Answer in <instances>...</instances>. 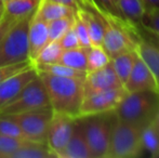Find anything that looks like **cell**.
<instances>
[{
  "instance_id": "cell-1",
  "label": "cell",
  "mask_w": 159,
  "mask_h": 158,
  "mask_svg": "<svg viewBox=\"0 0 159 158\" xmlns=\"http://www.w3.org/2000/svg\"><path fill=\"white\" fill-rule=\"evenodd\" d=\"M47 90L53 113L78 118L84 97V80L38 72Z\"/></svg>"
},
{
  "instance_id": "cell-9",
  "label": "cell",
  "mask_w": 159,
  "mask_h": 158,
  "mask_svg": "<svg viewBox=\"0 0 159 158\" xmlns=\"http://www.w3.org/2000/svg\"><path fill=\"white\" fill-rule=\"evenodd\" d=\"M126 93L125 87H117L84 94L79 117L114 112Z\"/></svg>"
},
{
  "instance_id": "cell-17",
  "label": "cell",
  "mask_w": 159,
  "mask_h": 158,
  "mask_svg": "<svg viewBox=\"0 0 159 158\" xmlns=\"http://www.w3.org/2000/svg\"><path fill=\"white\" fill-rule=\"evenodd\" d=\"M76 11L77 10L70 8V7L49 1V0H40L39 4H38L37 9H36V13L42 20H44L47 23L54 21V20L61 19V17L74 15L76 13Z\"/></svg>"
},
{
  "instance_id": "cell-18",
  "label": "cell",
  "mask_w": 159,
  "mask_h": 158,
  "mask_svg": "<svg viewBox=\"0 0 159 158\" xmlns=\"http://www.w3.org/2000/svg\"><path fill=\"white\" fill-rule=\"evenodd\" d=\"M117 6L124 20L131 25H139L146 11L143 0H118Z\"/></svg>"
},
{
  "instance_id": "cell-2",
  "label": "cell",
  "mask_w": 159,
  "mask_h": 158,
  "mask_svg": "<svg viewBox=\"0 0 159 158\" xmlns=\"http://www.w3.org/2000/svg\"><path fill=\"white\" fill-rule=\"evenodd\" d=\"M158 108V91L143 90L127 92L114 112L117 119L146 126L153 120Z\"/></svg>"
},
{
  "instance_id": "cell-38",
  "label": "cell",
  "mask_w": 159,
  "mask_h": 158,
  "mask_svg": "<svg viewBox=\"0 0 159 158\" xmlns=\"http://www.w3.org/2000/svg\"><path fill=\"white\" fill-rule=\"evenodd\" d=\"M147 8H159V0H143Z\"/></svg>"
},
{
  "instance_id": "cell-14",
  "label": "cell",
  "mask_w": 159,
  "mask_h": 158,
  "mask_svg": "<svg viewBox=\"0 0 159 158\" xmlns=\"http://www.w3.org/2000/svg\"><path fill=\"white\" fill-rule=\"evenodd\" d=\"M48 42V23L42 20L35 11L28 26V50H30V60L32 63Z\"/></svg>"
},
{
  "instance_id": "cell-23",
  "label": "cell",
  "mask_w": 159,
  "mask_h": 158,
  "mask_svg": "<svg viewBox=\"0 0 159 158\" xmlns=\"http://www.w3.org/2000/svg\"><path fill=\"white\" fill-rule=\"evenodd\" d=\"M142 147L151 157L159 158V130L153 120L142 130Z\"/></svg>"
},
{
  "instance_id": "cell-10",
  "label": "cell",
  "mask_w": 159,
  "mask_h": 158,
  "mask_svg": "<svg viewBox=\"0 0 159 158\" xmlns=\"http://www.w3.org/2000/svg\"><path fill=\"white\" fill-rule=\"evenodd\" d=\"M76 119L77 118L53 113L47 133V145L54 157H57V153L63 150L70 139Z\"/></svg>"
},
{
  "instance_id": "cell-11",
  "label": "cell",
  "mask_w": 159,
  "mask_h": 158,
  "mask_svg": "<svg viewBox=\"0 0 159 158\" xmlns=\"http://www.w3.org/2000/svg\"><path fill=\"white\" fill-rule=\"evenodd\" d=\"M117 87L124 86L116 75L111 62H109L106 66L100 68V70L87 73L86 78L84 80V94L117 88Z\"/></svg>"
},
{
  "instance_id": "cell-40",
  "label": "cell",
  "mask_w": 159,
  "mask_h": 158,
  "mask_svg": "<svg viewBox=\"0 0 159 158\" xmlns=\"http://www.w3.org/2000/svg\"><path fill=\"white\" fill-rule=\"evenodd\" d=\"M3 14H4V10H3V8H1V9H0V20L2 19Z\"/></svg>"
},
{
  "instance_id": "cell-15",
  "label": "cell",
  "mask_w": 159,
  "mask_h": 158,
  "mask_svg": "<svg viewBox=\"0 0 159 158\" xmlns=\"http://www.w3.org/2000/svg\"><path fill=\"white\" fill-rule=\"evenodd\" d=\"M57 158H92L79 117L76 119L70 139L68 140L63 150L57 153Z\"/></svg>"
},
{
  "instance_id": "cell-34",
  "label": "cell",
  "mask_w": 159,
  "mask_h": 158,
  "mask_svg": "<svg viewBox=\"0 0 159 158\" xmlns=\"http://www.w3.org/2000/svg\"><path fill=\"white\" fill-rule=\"evenodd\" d=\"M59 41L60 44L62 46V48H63V50H69V49H75L80 47L79 40L77 38V35H76L73 26L65 33Z\"/></svg>"
},
{
  "instance_id": "cell-42",
  "label": "cell",
  "mask_w": 159,
  "mask_h": 158,
  "mask_svg": "<svg viewBox=\"0 0 159 158\" xmlns=\"http://www.w3.org/2000/svg\"><path fill=\"white\" fill-rule=\"evenodd\" d=\"M113 1H114V3L116 4V7H117V8H118V6H117V2H118V0H113ZM118 10H119V9H118Z\"/></svg>"
},
{
  "instance_id": "cell-25",
  "label": "cell",
  "mask_w": 159,
  "mask_h": 158,
  "mask_svg": "<svg viewBox=\"0 0 159 158\" xmlns=\"http://www.w3.org/2000/svg\"><path fill=\"white\" fill-rule=\"evenodd\" d=\"M63 52V48L60 44L59 40L55 41H49L43 48L41 49L38 55L33 61V65H39V64H52L59 63L60 57Z\"/></svg>"
},
{
  "instance_id": "cell-28",
  "label": "cell",
  "mask_w": 159,
  "mask_h": 158,
  "mask_svg": "<svg viewBox=\"0 0 159 158\" xmlns=\"http://www.w3.org/2000/svg\"><path fill=\"white\" fill-rule=\"evenodd\" d=\"M26 141L30 140L17 139V138L0 134V158H10V155Z\"/></svg>"
},
{
  "instance_id": "cell-36",
  "label": "cell",
  "mask_w": 159,
  "mask_h": 158,
  "mask_svg": "<svg viewBox=\"0 0 159 158\" xmlns=\"http://www.w3.org/2000/svg\"><path fill=\"white\" fill-rule=\"evenodd\" d=\"M19 19H15V17L9 16L7 14H3L2 19L0 20V40L3 38L4 35L8 33V30L14 25L17 22Z\"/></svg>"
},
{
  "instance_id": "cell-7",
  "label": "cell",
  "mask_w": 159,
  "mask_h": 158,
  "mask_svg": "<svg viewBox=\"0 0 159 158\" xmlns=\"http://www.w3.org/2000/svg\"><path fill=\"white\" fill-rule=\"evenodd\" d=\"M50 106V101L39 74L6 106L0 108V116H12L28 111Z\"/></svg>"
},
{
  "instance_id": "cell-22",
  "label": "cell",
  "mask_w": 159,
  "mask_h": 158,
  "mask_svg": "<svg viewBox=\"0 0 159 158\" xmlns=\"http://www.w3.org/2000/svg\"><path fill=\"white\" fill-rule=\"evenodd\" d=\"M87 53H88V48H82V47L63 50L59 63L87 73Z\"/></svg>"
},
{
  "instance_id": "cell-16",
  "label": "cell",
  "mask_w": 159,
  "mask_h": 158,
  "mask_svg": "<svg viewBox=\"0 0 159 158\" xmlns=\"http://www.w3.org/2000/svg\"><path fill=\"white\" fill-rule=\"evenodd\" d=\"M135 51L142 57L143 61L147 64L151 72L153 73V76L155 78L156 84H157V90L159 92V47L139 36Z\"/></svg>"
},
{
  "instance_id": "cell-35",
  "label": "cell",
  "mask_w": 159,
  "mask_h": 158,
  "mask_svg": "<svg viewBox=\"0 0 159 158\" xmlns=\"http://www.w3.org/2000/svg\"><path fill=\"white\" fill-rule=\"evenodd\" d=\"M133 27H134V29H135L136 34H138L140 37L148 40V41L153 42V43L157 44L159 47V35H156V34H154V33L149 32V30L145 29V28L142 27L140 24H139V25H133Z\"/></svg>"
},
{
  "instance_id": "cell-20",
  "label": "cell",
  "mask_w": 159,
  "mask_h": 158,
  "mask_svg": "<svg viewBox=\"0 0 159 158\" xmlns=\"http://www.w3.org/2000/svg\"><path fill=\"white\" fill-rule=\"evenodd\" d=\"M136 55H138V53H136L135 49H134V50L120 53V54L116 55L115 57L111 59L114 70H115L116 75L118 76L122 86H125L128 77H129L130 73H131L133 64L135 62Z\"/></svg>"
},
{
  "instance_id": "cell-5",
  "label": "cell",
  "mask_w": 159,
  "mask_h": 158,
  "mask_svg": "<svg viewBox=\"0 0 159 158\" xmlns=\"http://www.w3.org/2000/svg\"><path fill=\"white\" fill-rule=\"evenodd\" d=\"M34 13L17 20L0 40V66L30 60L28 26Z\"/></svg>"
},
{
  "instance_id": "cell-21",
  "label": "cell",
  "mask_w": 159,
  "mask_h": 158,
  "mask_svg": "<svg viewBox=\"0 0 159 158\" xmlns=\"http://www.w3.org/2000/svg\"><path fill=\"white\" fill-rule=\"evenodd\" d=\"M40 0H9L3 3L4 14L21 19L34 13Z\"/></svg>"
},
{
  "instance_id": "cell-33",
  "label": "cell",
  "mask_w": 159,
  "mask_h": 158,
  "mask_svg": "<svg viewBox=\"0 0 159 158\" xmlns=\"http://www.w3.org/2000/svg\"><path fill=\"white\" fill-rule=\"evenodd\" d=\"M30 66H33V63L30 61H24L20 62V63L0 66V82L4 81V80L10 78V77L19 74L20 72L30 67Z\"/></svg>"
},
{
  "instance_id": "cell-37",
  "label": "cell",
  "mask_w": 159,
  "mask_h": 158,
  "mask_svg": "<svg viewBox=\"0 0 159 158\" xmlns=\"http://www.w3.org/2000/svg\"><path fill=\"white\" fill-rule=\"evenodd\" d=\"M49 1H52V2H57V3L64 4V6L70 7V8L75 9V10H78L79 8L84 7V3H82L81 0H49Z\"/></svg>"
},
{
  "instance_id": "cell-43",
  "label": "cell",
  "mask_w": 159,
  "mask_h": 158,
  "mask_svg": "<svg viewBox=\"0 0 159 158\" xmlns=\"http://www.w3.org/2000/svg\"><path fill=\"white\" fill-rule=\"evenodd\" d=\"M1 8H3V2L0 1V9H1Z\"/></svg>"
},
{
  "instance_id": "cell-31",
  "label": "cell",
  "mask_w": 159,
  "mask_h": 158,
  "mask_svg": "<svg viewBox=\"0 0 159 158\" xmlns=\"http://www.w3.org/2000/svg\"><path fill=\"white\" fill-rule=\"evenodd\" d=\"M91 4L103 15H111L118 19L124 20L121 13L119 12L116 4L114 3L113 0H90ZM126 21V20H125Z\"/></svg>"
},
{
  "instance_id": "cell-19",
  "label": "cell",
  "mask_w": 159,
  "mask_h": 158,
  "mask_svg": "<svg viewBox=\"0 0 159 158\" xmlns=\"http://www.w3.org/2000/svg\"><path fill=\"white\" fill-rule=\"evenodd\" d=\"M54 155L48 147L47 143L26 141L17 147L10 158H53Z\"/></svg>"
},
{
  "instance_id": "cell-44",
  "label": "cell",
  "mask_w": 159,
  "mask_h": 158,
  "mask_svg": "<svg viewBox=\"0 0 159 158\" xmlns=\"http://www.w3.org/2000/svg\"><path fill=\"white\" fill-rule=\"evenodd\" d=\"M0 1H2L4 3V2H7V1H9V0H0Z\"/></svg>"
},
{
  "instance_id": "cell-30",
  "label": "cell",
  "mask_w": 159,
  "mask_h": 158,
  "mask_svg": "<svg viewBox=\"0 0 159 158\" xmlns=\"http://www.w3.org/2000/svg\"><path fill=\"white\" fill-rule=\"evenodd\" d=\"M73 27L76 35H77L78 40H79L80 47H82V48H90L91 41H90V37H89L88 28H87V25L84 20H82V17L77 13V11H76L75 21H74Z\"/></svg>"
},
{
  "instance_id": "cell-12",
  "label": "cell",
  "mask_w": 159,
  "mask_h": 158,
  "mask_svg": "<svg viewBox=\"0 0 159 158\" xmlns=\"http://www.w3.org/2000/svg\"><path fill=\"white\" fill-rule=\"evenodd\" d=\"M124 87L127 92H135V91L143 90L158 91L153 73L151 72L147 64L143 61L139 54L136 55L133 67Z\"/></svg>"
},
{
  "instance_id": "cell-27",
  "label": "cell",
  "mask_w": 159,
  "mask_h": 158,
  "mask_svg": "<svg viewBox=\"0 0 159 158\" xmlns=\"http://www.w3.org/2000/svg\"><path fill=\"white\" fill-rule=\"evenodd\" d=\"M75 15L76 13L74 15L61 17V19L49 22V41H55V40L61 39L62 36L73 26L74 21H75Z\"/></svg>"
},
{
  "instance_id": "cell-32",
  "label": "cell",
  "mask_w": 159,
  "mask_h": 158,
  "mask_svg": "<svg viewBox=\"0 0 159 158\" xmlns=\"http://www.w3.org/2000/svg\"><path fill=\"white\" fill-rule=\"evenodd\" d=\"M0 134L17 138V139H25L20 127L11 118L3 116H0Z\"/></svg>"
},
{
  "instance_id": "cell-41",
  "label": "cell",
  "mask_w": 159,
  "mask_h": 158,
  "mask_svg": "<svg viewBox=\"0 0 159 158\" xmlns=\"http://www.w3.org/2000/svg\"><path fill=\"white\" fill-rule=\"evenodd\" d=\"M82 1V3H84V4H91V2H90V0H81ZM92 6V4H91Z\"/></svg>"
},
{
  "instance_id": "cell-3",
  "label": "cell",
  "mask_w": 159,
  "mask_h": 158,
  "mask_svg": "<svg viewBox=\"0 0 159 158\" xmlns=\"http://www.w3.org/2000/svg\"><path fill=\"white\" fill-rule=\"evenodd\" d=\"M145 126L117 119L111 128L107 158H135L142 155V130Z\"/></svg>"
},
{
  "instance_id": "cell-13",
  "label": "cell",
  "mask_w": 159,
  "mask_h": 158,
  "mask_svg": "<svg viewBox=\"0 0 159 158\" xmlns=\"http://www.w3.org/2000/svg\"><path fill=\"white\" fill-rule=\"evenodd\" d=\"M37 76L38 70L33 65L20 72L19 74L0 82V108L10 103L21 92L22 89Z\"/></svg>"
},
{
  "instance_id": "cell-4",
  "label": "cell",
  "mask_w": 159,
  "mask_h": 158,
  "mask_svg": "<svg viewBox=\"0 0 159 158\" xmlns=\"http://www.w3.org/2000/svg\"><path fill=\"white\" fill-rule=\"evenodd\" d=\"M92 158H107L115 112L79 117Z\"/></svg>"
},
{
  "instance_id": "cell-24",
  "label": "cell",
  "mask_w": 159,
  "mask_h": 158,
  "mask_svg": "<svg viewBox=\"0 0 159 158\" xmlns=\"http://www.w3.org/2000/svg\"><path fill=\"white\" fill-rule=\"evenodd\" d=\"M38 72L48 73V74L54 75L60 77H68V78H78L84 79L86 78V72L78 70L75 68H71L61 63H52V64H39V65H34Z\"/></svg>"
},
{
  "instance_id": "cell-8",
  "label": "cell",
  "mask_w": 159,
  "mask_h": 158,
  "mask_svg": "<svg viewBox=\"0 0 159 158\" xmlns=\"http://www.w3.org/2000/svg\"><path fill=\"white\" fill-rule=\"evenodd\" d=\"M53 116V110L51 106L28 111L9 117L20 127L26 140L39 143H47V133L49 124Z\"/></svg>"
},
{
  "instance_id": "cell-26",
  "label": "cell",
  "mask_w": 159,
  "mask_h": 158,
  "mask_svg": "<svg viewBox=\"0 0 159 158\" xmlns=\"http://www.w3.org/2000/svg\"><path fill=\"white\" fill-rule=\"evenodd\" d=\"M111 62V57L102 46H91L87 53V73L100 70Z\"/></svg>"
},
{
  "instance_id": "cell-39",
  "label": "cell",
  "mask_w": 159,
  "mask_h": 158,
  "mask_svg": "<svg viewBox=\"0 0 159 158\" xmlns=\"http://www.w3.org/2000/svg\"><path fill=\"white\" fill-rule=\"evenodd\" d=\"M153 122H154V124H155V126L157 127V129L159 130V108H158L157 112H156L155 116H154V118H153Z\"/></svg>"
},
{
  "instance_id": "cell-6",
  "label": "cell",
  "mask_w": 159,
  "mask_h": 158,
  "mask_svg": "<svg viewBox=\"0 0 159 158\" xmlns=\"http://www.w3.org/2000/svg\"><path fill=\"white\" fill-rule=\"evenodd\" d=\"M105 23L102 47L111 59L120 53L134 50L139 36L133 25L111 15H103Z\"/></svg>"
},
{
  "instance_id": "cell-29",
  "label": "cell",
  "mask_w": 159,
  "mask_h": 158,
  "mask_svg": "<svg viewBox=\"0 0 159 158\" xmlns=\"http://www.w3.org/2000/svg\"><path fill=\"white\" fill-rule=\"evenodd\" d=\"M140 25L145 29L159 35V8H147Z\"/></svg>"
}]
</instances>
